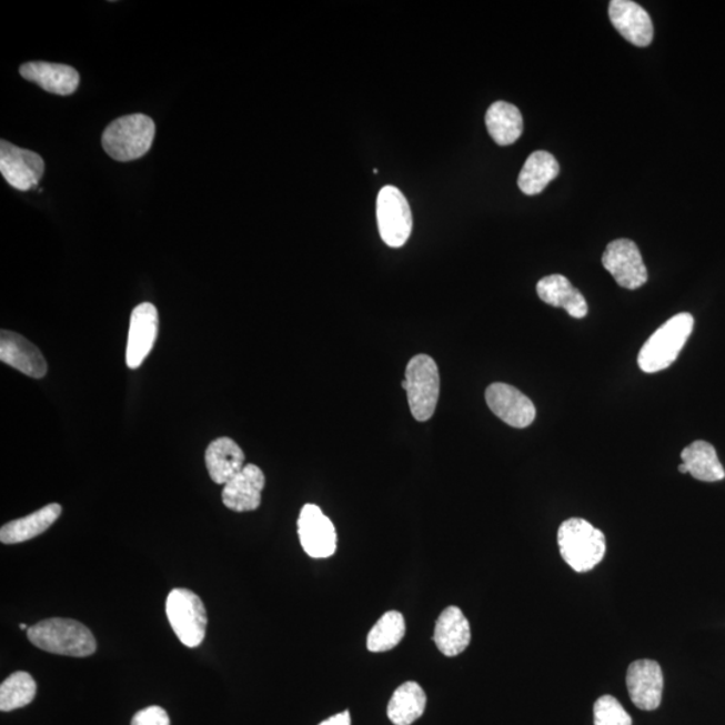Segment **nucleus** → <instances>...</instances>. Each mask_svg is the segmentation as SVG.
I'll use <instances>...</instances> for the list:
<instances>
[{"label":"nucleus","instance_id":"27","mask_svg":"<svg viewBox=\"0 0 725 725\" xmlns=\"http://www.w3.org/2000/svg\"><path fill=\"white\" fill-rule=\"evenodd\" d=\"M37 683L26 672H16L0 685V711L11 712L34 701Z\"/></svg>","mask_w":725,"mask_h":725},{"label":"nucleus","instance_id":"9","mask_svg":"<svg viewBox=\"0 0 725 725\" xmlns=\"http://www.w3.org/2000/svg\"><path fill=\"white\" fill-rule=\"evenodd\" d=\"M298 531L303 550L313 560H325L336 553V530L318 505H304L300 512Z\"/></svg>","mask_w":725,"mask_h":725},{"label":"nucleus","instance_id":"22","mask_svg":"<svg viewBox=\"0 0 725 725\" xmlns=\"http://www.w3.org/2000/svg\"><path fill=\"white\" fill-rule=\"evenodd\" d=\"M485 124L491 138L499 145L515 143L524 130L522 112L517 107L505 101H497L487 109Z\"/></svg>","mask_w":725,"mask_h":725},{"label":"nucleus","instance_id":"11","mask_svg":"<svg viewBox=\"0 0 725 725\" xmlns=\"http://www.w3.org/2000/svg\"><path fill=\"white\" fill-rule=\"evenodd\" d=\"M485 400L492 413L506 425L525 429L536 419V407L527 395L506 383H493L486 389Z\"/></svg>","mask_w":725,"mask_h":725},{"label":"nucleus","instance_id":"31","mask_svg":"<svg viewBox=\"0 0 725 725\" xmlns=\"http://www.w3.org/2000/svg\"><path fill=\"white\" fill-rule=\"evenodd\" d=\"M678 471L682 473H688V470H686V466L684 464L678 466Z\"/></svg>","mask_w":725,"mask_h":725},{"label":"nucleus","instance_id":"12","mask_svg":"<svg viewBox=\"0 0 725 725\" xmlns=\"http://www.w3.org/2000/svg\"><path fill=\"white\" fill-rule=\"evenodd\" d=\"M159 331L157 306L143 303L134 308L128 332L125 361L128 367L137 370L145 361L155 345Z\"/></svg>","mask_w":725,"mask_h":725},{"label":"nucleus","instance_id":"28","mask_svg":"<svg viewBox=\"0 0 725 725\" xmlns=\"http://www.w3.org/2000/svg\"><path fill=\"white\" fill-rule=\"evenodd\" d=\"M594 725H633V718L617 698L606 695L594 704Z\"/></svg>","mask_w":725,"mask_h":725},{"label":"nucleus","instance_id":"21","mask_svg":"<svg viewBox=\"0 0 725 725\" xmlns=\"http://www.w3.org/2000/svg\"><path fill=\"white\" fill-rule=\"evenodd\" d=\"M62 513V506L53 503L31 513V515L4 524L0 530V542L3 544H18L31 541L48 531Z\"/></svg>","mask_w":725,"mask_h":725},{"label":"nucleus","instance_id":"19","mask_svg":"<svg viewBox=\"0 0 725 725\" xmlns=\"http://www.w3.org/2000/svg\"><path fill=\"white\" fill-rule=\"evenodd\" d=\"M538 298L545 304L563 308L571 318L583 319L588 313V305L583 294L562 274L548 275L537 282Z\"/></svg>","mask_w":725,"mask_h":725},{"label":"nucleus","instance_id":"26","mask_svg":"<svg viewBox=\"0 0 725 725\" xmlns=\"http://www.w3.org/2000/svg\"><path fill=\"white\" fill-rule=\"evenodd\" d=\"M406 634V622L400 612H387L382 615L367 637V650L372 653H383L400 645Z\"/></svg>","mask_w":725,"mask_h":725},{"label":"nucleus","instance_id":"15","mask_svg":"<svg viewBox=\"0 0 725 725\" xmlns=\"http://www.w3.org/2000/svg\"><path fill=\"white\" fill-rule=\"evenodd\" d=\"M0 361L34 380H41L48 374V362L42 352L28 339L16 332L2 331Z\"/></svg>","mask_w":725,"mask_h":725},{"label":"nucleus","instance_id":"20","mask_svg":"<svg viewBox=\"0 0 725 725\" xmlns=\"http://www.w3.org/2000/svg\"><path fill=\"white\" fill-rule=\"evenodd\" d=\"M245 453L234 440L217 439L207 451V466L215 484L226 485L245 467Z\"/></svg>","mask_w":725,"mask_h":725},{"label":"nucleus","instance_id":"7","mask_svg":"<svg viewBox=\"0 0 725 725\" xmlns=\"http://www.w3.org/2000/svg\"><path fill=\"white\" fill-rule=\"evenodd\" d=\"M377 226L382 240L391 248H401L413 230L412 209L400 189L386 185L376 199Z\"/></svg>","mask_w":725,"mask_h":725},{"label":"nucleus","instance_id":"2","mask_svg":"<svg viewBox=\"0 0 725 725\" xmlns=\"http://www.w3.org/2000/svg\"><path fill=\"white\" fill-rule=\"evenodd\" d=\"M561 555L576 573H588L606 554V537L585 518L566 520L557 531Z\"/></svg>","mask_w":725,"mask_h":725},{"label":"nucleus","instance_id":"24","mask_svg":"<svg viewBox=\"0 0 725 725\" xmlns=\"http://www.w3.org/2000/svg\"><path fill=\"white\" fill-rule=\"evenodd\" d=\"M427 698L420 684L404 683L389 703L387 716L394 725H412L426 709Z\"/></svg>","mask_w":725,"mask_h":725},{"label":"nucleus","instance_id":"5","mask_svg":"<svg viewBox=\"0 0 725 725\" xmlns=\"http://www.w3.org/2000/svg\"><path fill=\"white\" fill-rule=\"evenodd\" d=\"M406 390L410 410L416 421L426 422L434 415L440 400V372L437 363L429 355H416L409 362Z\"/></svg>","mask_w":725,"mask_h":725},{"label":"nucleus","instance_id":"6","mask_svg":"<svg viewBox=\"0 0 725 725\" xmlns=\"http://www.w3.org/2000/svg\"><path fill=\"white\" fill-rule=\"evenodd\" d=\"M167 618L181 643L197 647L207 637L208 613L203 602L188 588H173L165 601Z\"/></svg>","mask_w":725,"mask_h":725},{"label":"nucleus","instance_id":"30","mask_svg":"<svg viewBox=\"0 0 725 725\" xmlns=\"http://www.w3.org/2000/svg\"><path fill=\"white\" fill-rule=\"evenodd\" d=\"M319 725H351L350 712L344 711L342 714L326 718V721L320 723Z\"/></svg>","mask_w":725,"mask_h":725},{"label":"nucleus","instance_id":"10","mask_svg":"<svg viewBox=\"0 0 725 725\" xmlns=\"http://www.w3.org/2000/svg\"><path fill=\"white\" fill-rule=\"evenodd\" d=\"M0 172L6 182L19 191L37 188L44 172L43 159L38 153L2 140L0 143Z\"/></svg>","mask_w":725,"mask_h":725},{"label":"nucleus","instance_id":"29","mask_svg":"<svg viewBox=\"0 0 725 725\" xmlns=\"http://www.w3.org/2000/svg\"><path fill=\"white\" fill-rule=\"evenodd\" d=\"M131 725H170V716L162 707L152 705L133 716Z\"/></svg>","mask_w":725,"mask_h":725},{"label":"nucleus","instance_id":"32","mask_svg":"<svg viewBox=\"0 0 725 725\" xmlns=\"http://www.w3.org/2000/svg\"><path fill=\"white\" fill-rule=\"evenodd\" d=\"M19 627H21L22 631H29V627L26 624H21V625H19Z\"/></svg>","mask_w":725,"mask_h":725},{"label":"nucleus","instance_id":"13","mask_svg":"<svg viewBox=\"0 0 725 725\" xmlns=\"http://www.w3.org/2000/svg\"><path fill=\"white\" fill-rule=\"evenodd\" d=\"M626 685L635 707L657 709L663 702L664 675L656 661L638 659L627 669Z\"/></svg>","mask_w":725,"mask_h":725},{"label":"nucleus","instance_id":"17","mask_svg":"<svg viewBox=\"0 0 725 725\" xmlns=\"http://www.w3.org/2000/svg\"><path fill=\"white\" fill-rule=\"evenodd\" d=\"M23 79L37 83L49 93L69 95L80 85V74L72 67L61 63L28 62L19 69Z\"/></svg>","mask_w":725,"mask_h":725},{"label":"nucleus","instance_id":"14","mask_svg":"<svg viewBox=\"0 0 725 725\" xmlns=\"http://www.w3.org/2000/svg\"><path fill=\"white\" fill-rule=\"evenodd\" d=\"M608 17L618 33L638 48H646L653 41L654 28L647 11L632 0H613Z\"/></svg>","mask_w":725,"mask_h":725},{"label":"nucleus","instance_id":"8","mask_svg":"<svg viewBox=\"0 0 725 725\" xmlns=\"http://www.w3.org/2000/svg\"><path fill=\"white\" fill-rule=\"evenodd\" d=\"M602 264L622 288L634 291L647 282L643 255L631 240H615L608 243L602 256Z\"/></svg>","mask_w":725,"mask_h":725},{"label":"nucleus","instance_id":"23","mask_svg":"<svg viewBox=\"0 0 725 725\" xmlns=\"http://www.w3.org/2000/svg\"><path fill=\"white\" fill-rule=\"evenodd\" d=\"M561 167L550 152L536 151L524 163L518 175V188L525 195H537L560 175Z\"/></svg>","mask_w":725,"mask_h":725},{"label":"nucleus","instance_id":"4","mask_svg":"<svg viewBox=\"0 0 725 725\" xmlns=\"http://www.w3.org/2000/svg\"><path fill=\"white\" fill-rule=\"evenodd\" d=\"M155 132V123L149 115L128 114L107 127L102 133V147L112 159L131 162L150 151Z\"/></svg>","mask_w":725,"mask_h":725},{"label":"nucleus","instance_id":"18","mask_svg":"<svg viewBox=\"0 0 725 725\" xmlns=\"http://www.w3.org/2000/svg\"><path fill=\"white\" fill-rule=\"evenodd\" d=\"M434 643L446 657L459 656L471 644L470 621L459 607L445 608L434 628Z\"/></svg>","mask_w":725,"mask_h":725},{"label":"nucleus","instance_id":"3","mask_svg":"<svg viewBox=\"0 0 725 725\" xmlns=\"http://www.w3.org/2000/svg\"><path fill=\"white\" fill-rule=\"evenodd\" d=\"M693 325L695 320L691 313H678L661 325L640 351V369L654 374L671 367L688 342Z\"/></svg>","mask_w":725,"mask_h":725},{"label":"nucleus","instance_id":"1","mask_svg":"<svg viewBox=\"0 0 725 725\" xmlns=\"http://www.w3.org/2000/svg\"><path fill=\"white\" fill-rule=\"evenodd\" d=\"M30 643L40 650L60 656L89 657L98 650L94 635L81 622L51 618L29 627Z\"/></svg>","mask_w":725,"mask_h":725},{"label":"nucleus","instance_id":"25","mask_svg":"<svg viewBox=\"0 0 725 725\" xmlns=\"http://www.w3.org/2000/svg\"><path fill=\"white\" fill-rule=\"evenodd\" d=\"M683 464L698 481L715 483L725 477V471L721 460L717 457L715 447L705 441L693 442L682 453Z\"/></svg>","mask_w":725,"mask_h":725},{"label":"nucleus","instance_id":"16","mask_svg":"<svg viewBox=\"0 0 725 725\" xmlns=\"http://www.w3.org/2000/svg\"><path fill=\"white\" fill-rule=\"evenodd\" d=\"M265 474L259 466L249 464L223 486L222 502L234 512H252L261 505Z\"/></svg>","mask_w":725,"mask_h":725}]
</instances>
